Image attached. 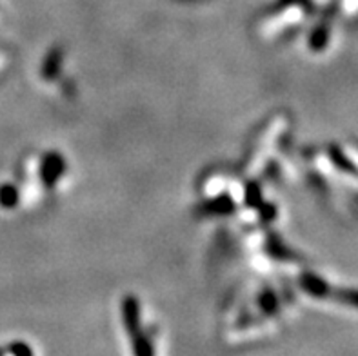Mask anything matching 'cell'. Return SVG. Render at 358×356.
<instances>
[{
    "label": "cell",
    "mask_w": 358,
    "mask_h": 356,
    "mask_svg": "<svg viewBox=\"0 0 358 356\" xmlns=\"http://www.w3.org/2000/svg\"><path fill=\"white\" fill-rule=\"evenodd\" d=\"M284 127V120H275L271 124V127H269V131L264 135V140L262 144L259 145V151L253 155V158H251V166L248 167V173H257L262 167L264 164V158L268 157L269 151H271V145L275 144V140H277L278 133H280V129Z\"/></svg>",
    "instance_id": "cell-1"
},
{
    "label": "cell",
    "mask_w": 358,
    "mask_h": 356,
    "mask_svg": "<svg viewBox=\"0 0 358 356\" xmlns=\"http://www.w3.org/2000/svg\"><path fill=\"white\" fill-rule=\"evenodd\" d=\"M122 315H124V325H126L129 336L141 333V306L136 302V298L127 297L124 300L122 306Z\"/></svg>",
    "instance_id": "cell-2"
},
{
    "label": "cell",
    "mask_w": 358,
    "mask_h": 356,
    "mask_svg": "<svg viewBox=\"0 0 358 356\" xmlns=\"http://www.w3.org/2000/svg\"><path fill=\"white\" fill-rule=\"evenodd\" d=\"M64 173V160L62 157H59L57 153H50L44 158V164H42L41 175L42 180L48 185H53L55 182L59 180L60 175Z\"/></svg>",
    "instance_id": "cell-3"
},
{
    "label": "cell",
    "mask_w": 358,
    "mask_h": 356,
    "mask_svg": "<svg viewBox=\"0 0 358 356\" xmlns=\"http://www.w3.org/2000/svg\"><path fill=\"white\" fill-rule=\"evenodd\" d=\"M133 348H135V356H155V349L151 340L145 334L138 333L133 336Z\"/></svg>",
    "instance_id": "cell-4"
},
{
    "label": "cell",
    "mask_w": 358,
    "mask_h": 356,
    "mask_svg": "<svg viewBox=\"0 0 358 356\" xmlns=\"http://www.w3.org/2000/svg\"><path fill=\"white\" fill-rule=\"evenodd\" d=\"M18 200V191L15 190L13 185H4L0 187V204L4 208H15V204Z\"/></svg>",
    "instance_id": "cell-5"
},
{
    "label": "cell",
    "mask_w": 358,
    "mask_h": 356,
    "mask_svg": "<svg viewBox=\"0 0 358 356\" xmlns=\"http://www.w3.org/2000/svg\"><path fill=\"white\" fill-rule=\"evenodd\" d=\"M260 309H262L266 315H275V313L278 311V300L277 297L271 293V291H268V293H264L262 297H260Z\"/></svg>",
    "instance_id": "cell-6"
},
{
    "label": "cell",
    "mask_w": 358,
    "mask_h": 356,
    "mask_svg": "<svg viewBox=\"0 0 358 356\" xmlns=\"http://www.w3.org/2000/svg\"><path fill=\"white\" fill-rule=\"evenodd\" d=\"M59 66H60V51L55 50L53 53L50 55V59L45 60L44 64V77L45 78L55 77V73H57Z\"/></svg>",
    "instance_id": "cell-7"
},
{
    "label": "cell",
    "mask_w": 358,
    "mask_h": 356,
    "mask_svg": "<svg viewBox=\"0 0 358 356\" xmlns=\"http://www.w3.org/2000/svg\"><path fill=\"white\" fill-rule=\"evenodd\" d=\"M233 209V202L227 197H220L208 206V213H229Z\"/></svg>",
    "instance_id": "cell-8"
},
{
    "label": "cell",
    "mask_w": 358,
    "mask_h": 356,
    "mask_svg": "<svg viewBox=\"0 0 358 356\" xmlns=\"http://www.w3.org/2000/svg\"><path fill=\"white\" fill-rule=\"evenodd\" d=\"M11 355L13 356H33V351L29 348H27L26 343H22V342H17V343H13V346H11Z\"/></svg>",
    "instance_id": "cell-9"
},
{
    "label": "cell",
    "mask_w": 358,
    "mask_h": 356,
    "mask_svg": "<svg viewBox=\"0 0 358 356\" xmlns=\"http://www.w3.org/2000/svg\"><path fill=\"white\" fill-rule=\"evenodd\" d=\"M326 36H327L326 27H320V29H317V33L313 35V48H317V50L324 48V44H326Z\"/></svg>",
    "instance_id": "cell-10"
},
{
    "label": "cell",
    "mask_w": 358,
    "mask_h": 356,
    "mask_svg": "<svg viewBox=\"0 0 358 356\" xmlns=\"http://www.w3.org/2000/svg\"><path fill=\"white\" fill-rule=\"evenodd\" d=\"M248 202L250 204H257L260 202V194H259V190L255 187V185H251V187H248Z\"/></svg>",
    "instance_id": "cell-11"
}]
</instances>
